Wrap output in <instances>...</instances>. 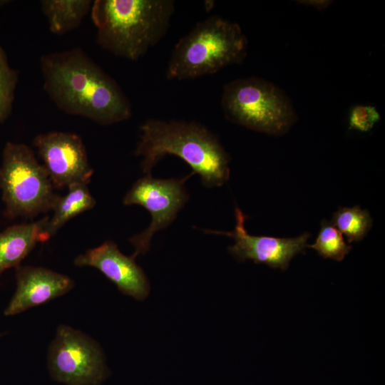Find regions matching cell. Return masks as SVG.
Wrapping results in <instances>:
<instances>
[{
	"label": "cell",
	"instance_id": "5",
	"mask_svg": "<svg viewBox=\"0 0 385 385\" xmlns=\"http://www.w3.org/2000/svg\"><path fill=\"white\" fill-rule=\"evenodd\" d=\"M221 107L228 120L267 135L285 134L297 120L286 93L272 82L257 77L226 83Z\"/></svg>",
	"mask_w": 385,
	"mask_h": 385
},
{
	"label": "cell",
	"instance_id": "3",
	"mask_svg": "<svg viewBox=\"0 0 385 385\" xmlns=\"http://www.w3.org/2000/svg\"><path fill=\"white\" fill-rule=\"evenodd\" d=\"M174 12L172 0H96L91 9L98 45L130 61L160 41Z\"/></svg>",
	"mask_w": 385,
	"mask_h": 385
},
{
	"label": "cell",
	"instance_id": "13",
	"mask_svg": "<svg viewBox=\"0 0 385 385\" xmlns=\"http://www.w3.org/2000/svg\"><path fill=\"white\" fill-rule=\"evenodd\" d=\"M49 217L29 223L12 225L0 232V275L7 269L19 266L38 242H43V231Z\"/></svg>",
	"mask_w": 385,
	"mask_h": 385
},
{
	"label": "cell",
	"instance_id": "7",
	"mask_svg": "<svg viewBox=\"0 0 385 385\" xmlns=\"http://www.w3.org/2000/svg\"><path fill=\"white\" fill-rule=\"evenodd\" d=\"M50 372L67 385H98L106 376L103 352L81 332L60 325L48 354Z\"/></svg>",
	"mask_w": 385,
	"mask_h": 385
},
{
	"label": "cell",
	"instance_id": "19",
	"mask_svg": "<svg viewBox=\"0 0 385 385\" xmlns=\"http://www.w3.org/2000/svg\"><path fill=\"white\" fill-rule=\"evenodd\" d=\"M380 119V114L374 106L357 105L349 113V127L350 129L366 133L371 130Z\"/></svg>",
	"mask_w": 385,
	"mask_h": 385
},
{
	"label": "cell",
	"instance_id": "15",
	"mask_svg": "<svg viewBox=\"0 0 385 385\" xmlns=\"http://www.w3.org/2000/svg\"><path fill=\"white\" fill-rule=\"evenodd\" d=\"M40 4L51 32L62 35L80 26L91 11L93 1L42 0Z\"/></svg>",
	"mask_w": 385,
	"mask_h": 385
},
{
	"label": "cell",
	"instance_id": "2",
	"mask_svg": "<svg viewBox=\"0 0 385 385\" xmlns=\"http://www.w3.org/2000/svg\"><path fill=\"white\" fill-rule=\"evenodd\" d=\"M134 153L143 158L141 168L146 175L162 158L173 155L200 175L205 187L221 186L230 177L228 154L216 136L197 122L148 119L140 126Z\"/></svg>",
	"mask_w": 385,
	"mask_h": 385
},
{
	"label": "cell",
	"instance_id": "18",
	"mask_svg": "<svg viewBox=\"0 0 385 385\" xmlns=\"http://www.w3.org/2000/svg\"><path fill=\"white\" fill-rule=\"evenodd\" d=\"M18 79L17 71L10 66L6 53L0 46V124L11 113Z\"/></svg>",
	"mask_w": 385,
	"mask_h": 385
},
{
	"label": "cell",
	"instance_id": "20",
	"mask_svg": "<svg viewBox=\"0 0 385 385\" xmlns=\"http://www.w3.org/2000/svg\"><path fill=\"white\" fill-rule=\"evenodd\" d=\"M300 4H305L314 7L317 9L322 10L326 9L330 4L331 1L327 0H307V1H299Z\"/></svg>",
	"mask_w": 385,
	"mask_h": 385
},
{
	"label": "cell",
	"instance_id": "21",
	"mask_svg": "<svg viewBox=\"0 0 385 385\" xmlns=\"http://www.w3.org/2000/svg\"><path fill=\"white\" fill-rule=\"evenodd\" d=\"M1 335H2V334H0V336H1Z\"/></svg>",
	"mask_w": 385,
	"mask_h": 385
},
{
	"label": "cell",
	"instance_id": "6",
	"mask_svg": "<svg viewBox=\"0 0 385 385\" xmlns=\"http://www.w3.org/2000/svg\"><path fill=\"white\" fill-rule=\"evenodd\" d=\"M44 166L26 145L8 142L2 152L0 189L9 217L32 218L46 213L58 195Z\"/></svg>",
	"mask_w": 385,
	"mask_h": 385
},
{
	"label": "cell",
	"instance_id": "8",
	"mask_svg": "<svg viewBox=\"0 0 385 385\" xmlns=\"http://www.w3.org/2000/svg\"><path fill=\"white\" fill-rule=\"evenodd\" d=\"M194 173L183 178L157 179L145 175L137 180L125 195V205H139L152 217L149 227L129 239L135 248V258L145 255L150 249L153 235L166 228L175 219L178 212L189 200L184 184Z\"/></svg>",
	"mask_w": 385,
	"mask_h": 385
},
{
	"label": "cell",
	"instance_id": "12",
	"mask_svg": "<svg viewBox=\"0 0 385 385\" xmlns=\"http://www.w3.org/2000/svg\"><path fill=\"white\" fill-rule=\"evenodd\" d=\"M16 289L4 311L15 315L62 296L74 286L66 275L41 267L17 266Z\"/></svg>",
	"mask_w": 385,
	"mask_h": 385
},
{
	"label": "cell",
	"instance_id": "4",
	"mask_svg": "<svg viewBox=\"0 0 385 385\" xmlns=\"http://www.w3.org/2000/svg\"><path fill=\"white\" fill-rule=\"evenodd\" d=\"M247 44L238 24L217 16L208 17L177 42L166 76L170 80L194 79L241 63L247 56Z\"/></svg>",
	"mask_w": 385,
	"mask_h": 385
},
{
	"label": "cell",
	"instance_id": "10",
	"mask_svg": "<svg viewBox=\"0 0 385 385\" xmlns=\"http://www.w3.org/2000/svg\"><path fill=\"white\" fill-rule=\"evenodd\" d=\"M245 215L236 207V225L230 232L205 230V232L223 235L234 239L235 244L229 247L230 254L240 262L251 260L255 263H264L273 268L287 269L291 260L304 252L307 247L308 233L294 238H279L250 235L245 229Z\"/></svg>",
	"mask_w": 385,
	"mask_h": 385
},
{
	"label": "cell",
	"instance_id": "16",
	"mask_svg": "<svg viewBox=\"0 0 385 385\" xmlns=\"http://www.w3.org/2000/svg\"><path fill=\"white\" fill-rule=\"evenodd\" d=\"M330 222L350 243L360 241L366 236L371 227L372 220L369 212L357 205L336 211Z\"/></svg>",
	"mask_w": 385,
	"mask_h": 385
},
{
	"label": "cell",
	"instance_id": "14",
	"mask_svg": "<svg viewBox=\"0 0 385 385\" xmlns=\"http://www.w3.org/2000/svg\"><path fill=\"white\" fill-rule=\"evenodd\" d=\"M67 188V193L59 195L54 203L53 215L49 217L43 231V242L53 236L69 220L92 209L96 205L87 185L76 183Z\"/></svg>",
	"mask_w": 385,
	"mask_h": 385
},
{
	"label": "cell",
	"instance_id": "1",
	"mask_svg": "<svg viewBox=\"0 0 385 385\" xmlns=\"http://www.w3.org/2000/svg\"><path fill=\"white\" fill-rule=\"evenodd\" d=\"M40 66L44 90L63 112L105 125L131 117V103L118 83L82 49L42 55Z\"/></svg>",
	"mask_w": 385,
	"mask_h": 385
},
{
	"label": "cell",
	"instance_id": "17",
	"mask_svg": "<svg viewBox=\"0 0 385 385\" xmlns=\"http://www.w3.org/2000/svg\"><path fill=\"white\" fill-rule=\"evenodd\" d=\"M324 257L338 262L342 261L349 252L351 246L346 244L342 234L329 222L322 221L315 242L307 245Z\"/></svg>",
	"mask_w": 385,
	"mask_h": 385
},
{
	"label": "cell",
	"instance_id": "9",
	"mask_svg": "<svg viewBox=\"0 0 385 385\" xmlns=\"http://www.w3.org/2000/svg\"><path fill=\"white\" fill-rule=\"evenodd\" d=\"M33 144L54 188L90 183L93 170L78 135L58 131L41 133L34 138Z\"/></svg>",
	"mask_w": 385,
	"mask_h": 385
},
{
	"label": "cell",
	"instance_id": "11",
	"mask_svg": "<svg viewBox=\"0 0 385 385\" xmlns=\"http://www.w3.org/2000/svg\"><path fill=\"white\" fill-rule=\"evenodd\" d=\"M135 259L123 254L114 242L108 240L78 256L74 264L98 269L123 294L143 300L149 294L150 284Z\"/></svg>",
	"mask_w": 385,
	"mask_h": 385
}]
</instances>
